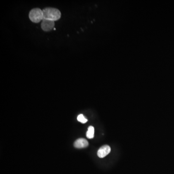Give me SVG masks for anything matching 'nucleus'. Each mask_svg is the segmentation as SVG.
Here are the masks:
<instances>
[{
    "mask_svg": "<svg viewBox=\"0 0 174 174\" xmlns=\"http://www.w3.org/2000/svg\"><path fill=\"white\" fill-rule=\"evenodd\" d=\"M43 19L56 21L60 19L61 13L58 9L53 8H47L43 10Z\"/></svg>",
    "mask_w": 174,
    "mask_h": 174,
    "instance_id": "obj_1",
    "label": "nucleus"
},
{
    "mask_svg": "<svg viewBox=\"0 0 174 174\" xmlns=\"http://www.w3.org/2000/svg\"><path fill=\"white\" fill-rule=\"evenodd\" d=\"M29 17L32 22L39 23L43 20V10L38 8L33 9L30 12Z\"/></svg>",
    "mask_w": 174,
    "mask_h": 174,
    "instance_id": "obj_2",
    "label": "nucleus"
},
{
    "mask_svg": "<svg viewBox=\"0 0 174 174\" xmlns=\"http://www.w3.org/2000/svg\"><path fill=\"white\" fill-rule=\"evenodd\" d=\"M54 21L43 19L41 23V28L45 32H49L54 28Z\"/></svg>",
    "mask_w": 174,
    "mask_h": 174,
    "instance_id": "obj_3",
    "label": "nucleus"
},
{
    "mask_svg": "<svg viewBox=\"0 0 174 174\" xmlns=\"http://www.w3.org/2000/svg\"><path fill=\"white\" fill-rule=\"evenodd\" d=\"M111 151V148L108 145H104L98 150L97 155L100 158L106 157Z\"/></svg>",
    "mask_w": 174,
    "mask_h": 174,
    "instance_id": "obj_4",
    "label": "nucleus"
},
{
    "mask_svg": "<svg viewBox=\"0 0 174 174\" xmlns=\"http://www.w3.org/2000/svg\"><path fill=\"white\" fill-rule=\"evenodd\" d=\"M74 147L76 148H85L89 146V143L86 139L84 138H79L75 141L74 144Z\"/></svg>",
    "mask_w": 174,
    "mask_h": 174,
    "instance_id": "obj_5",
    "label": "nucleus"
},
{
    "mask_svg": "<svg viewBox=\"0 0 174 174\" xmlns=\"http://www.w3.org/2000/svg\"><path fill=\"white\" fill-rule=\"evenodd\" d=\"M95 136V128L92 126H90L89 127L87 133H86V136L89 139L93 138Z\"/></svg>",
    "mask_w": 174,
    "mask_h": 174,
    "instance_id": "obj_6",
    "label": "nucleus"
},
{
    "mask_svg": "<svg viewBox=\"0 0 174 174\" xmlns=\"http://www.w3.org/2000/svg\"><path fill=\"white\" fill-rule=\"evenodd\" d=\"M77 120L79 122L82 123H85L88 121V120L86 119L83 114H80L77 116Z\"/></svg>",
    "mask_w": 174,
    "mask_h": 174,
    "instance_id": "obj_7",
    "label": "nucleus"
}]
</instances>
